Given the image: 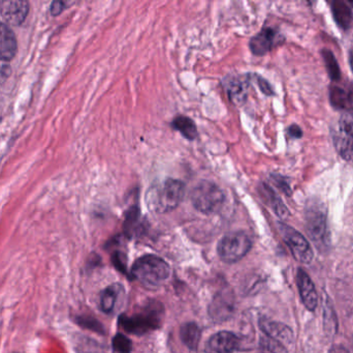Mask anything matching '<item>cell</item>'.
<instances>
[{
    "instance_id": "cell-17",
    "label": "cell",
    "mask_w": 353,
    "mask_h": 353,
    "mask_svg": "<svg viewBox=\"0 0 353 353\" xmlns=\"http://www.w3.org/2000/svg\"><path fill=\"white\" fill-rule=\"evenodd\" d=\"M247 87L248 82H246L244 78H234L228 81L226 90L230 101L234 105L240 106L245 103L247 99Z\"/></svg>"
},
{
    "instance_id": "cell-26",
    "label": "cell",
    "mask_w": 353,
    "mask_h": 353,
    "mask_svg": "<svg viewBox=\"0 0 353 353\" xmlns=\"http://www.w3.org/2000/svg\"><path fill=\"white\" fill-rule=\"evenodd\" d=\"M114 263H115L116 267L118 271H123L126 273V258L121 252H116L113 256Z\"/></svg>"
},
{
    "instance_id": "cell-28",
    "label": "cell",
    "mask_w": 353,
    "mask_h": 353,
    "mask_svg": "<svg viewBox=\"0 0 353 353\" xmlns=\"http://www.w3.org/2000/svg\"><path fill=\"white\" fill-rule=\"evenodd\" d=\"M10 72L12 70L10 64L3 60H0V83L4 82L10 77Z\"/></svg>"
},
{
    "instance_id": "cell-31",
    "label": "cell",
    "mask_w": 353,
    "mask_h": 353,
    "mask_svg": "<svg viewBox=\"0 0 353 353\" xmlns=\"http://www.w3.org/2000/svg\"><path fill=\"white\" fill-rule=\"evenodd\" d=\"M330 353H348L347 350H344V348L342 347H336L334 348V350H332Z\"/></svg>"
},
{
    "instance_id": "cell-11",
    "label": "cell",
    "mask_w": 353,
    "mask_h": 353,
    "mask_svg": "<svg viewBox=\"0 0 353 353\" xmlns=\"http://www.w3.org/2000/svg\"><path fill=\"white\" fill-rule=\"evenodd\" d=\"M259 327L265 334V337L277 342L285 348L286 346L290 345L294 342V333L288 325H283V323L261 319L259 321Z\"/></svg>"
},
{
    "instance_id": "cell-32",
    "label": "cell",
    "mask_w": 353,
    "mask_h": 353,
    "mask_svg": "<svg viewBox=\"0 0 353 353\" xmlns=\"http://www.w3.org/2000/svg\"><path fill=\"white\" fill-rule=\"evenodd\" d=\"M350 68H352L353 73V47L352 48V49H350Z\"/></svg>"
},
{
    "instance_id": "cell-23",
    "label": "cell",
    "mask_w": 353,
    "mask_h": 353,
    "mask_svg": "<svg viewBox=\"0 0 353 353\" xmlns=\"http://www.w3.org/2000/svg\"><path fill=\"white\" fill-rule=\"evenodd\" d=\"M132 341L126 336L118 334L113 339V350L117 353H130L132 352Z\"/></svg>"
},
{
    "instance_id": "cell-27",
    "label": "cell",
    "mask_w": 353,
    "mask_h": 353,
    "mask_svg": "<svg viewBox=\"0 0 353 353\" xmlns=\"http://www.w3.org/2000/svg\"><path fill=\"white\" fill-rule=\"evenodd\" d=\"M79 323L83 327H87V329L94 330V331L99 332L101 330V327L97 325V321H93L92 318H88V317H81L79 318Z\"/></svg>"
},
{
    "instance_id": "cell-10",
    "label": "cell",
    "mask_w": 353,
    "mask_h": 353,
    "mask_svg": "<svg viewBox=\"0 0 353 353\" xmlns=\"http://www.w3.org/2000/svg\"><path fill=\"white\" fill-rule=\"evenodd\" d=\"M29 12V3L22 0L0 2V14L8 24L19 26L24 22Z\"/></svg>"
},
{
    "instance_id": "cell-8",
    "label": "cell",
    "mask_w": 353,
    "mask_h": 353,
    "mask_svg": "<svg viewBox=\"0 0 353 353\" xmlns=\"http://www.w3.org/2000/svg\"><path fill=\"white\" fill-rule=\"evenodd\" d=\"M278 228H279L282 238L288 245L294 258L299 263L309 265L312 261L314 254H313L310 244L305 238V236L300 232L296 231L294 228L290 227V226L284 223H278Z\"/></svg>"
},
{
    "instance_id": "cell-29",
    "label": "cell",
    "mask_w": 353,
    "mask_h": 353,
    "mask_svg": "<svg viewBox=\"0 0 353 353\" xmlns=\"http://www.w3.org/2000/svg\"><path fill=\"white\" fill-rule=\"evenodd\" d=\"M288 135L292 138L300 139L303 137V130L298 126V124H292L290 128H288Z\"/></svg>"
},
{
    "instance_id": "cell-3",
    "label": "cell",
    "mask_w": 353,
    "mask_h": 353,
    "mask_svg": "<svg viewBox=\"0 0 353 353\" xmlns=\"http://www.w3.org/2000/svg\"><path fill=\"white\" fill-rule=\"evenodd\" d=\"M191 203L205 215L218 213L225 202L223 191L211 182H201L190 193Z\"/></svg>"
},
{
    "instance_id": "cell-18",
    "label": "cell",
    "mask_w": 353,
    "mask_h": 353,
    "mask_svg": "<svg viewBox=\"0 0 353 353\" xmlns=\"http://www.w3.org/2000/svg\"><path fill=\"white\" fill-rule=\"evenodd\" d=\"M201 332L199 325L194 323H185L180 331V337L184 345L190 350H195L201 340Z\"/></svg>"
},
{
    "instance_id": "cell-20",
    "label": "cell",
    "mask_w": 353,
    "mask_h": 353,
    "mask_svg": "<svg viewBox=\"0 0 353 353\" xmlns=\"http://www.w3.org/2000/svg\"><path fill=\"white\" fill-rule=\"evenodd\" d=\"M172 126L179 131L185 138L194 140L197 137V128L194 122L187 116H178L172 122Z\"/></svg>"
},
{
    "instance_id": "cell-15",
    "label": "cell",
    "mask_w": 353,
    "mask_h": 353,
    "mask_svg": "<svg viewBox=\"0 0 353 353\" xmlns=\"http://www.w3.org/2000/svg\"><path fill=\"white\" fill-rule=\"evenodd\" d=\"M332 14L338 26L343 30L352 28L353 24V12L346 2L342 0H334L331 2Z\"/></svg>"
},
{
    "instance_id": "cell-7",
    "label": "cell",
    "mask_w": 353,
    "mask_h": 353,
    "mask_svg": "<svg viewBox=\"0 0 353 353\" xmlns=\"http://www.w3.org/2000/svg\"><path fill=\"white\" fill-rule=\"evenodd\" d=\"M333 141L338 155L347 162H353V110L342 114L333 132Z\"/></svg>"
},
{
    "instance_id": "cell-19",
    "label": "cell",
    "mask_w": 353,
    "mask_h": 353,
    "mask_svg": "<svg viewBox=\"0 0 353 353\" xmlns=\"http://www.w3.org/2000/svg\"><path fill=\"white\" fill-rule=\"evenodd\" d=\"M330 102L336 109L352 110L350 108L352 103L350 93L341 87L334 85L330 88Z\"/></svg>"
},
{
    "instance_id": "cell-6",
    "label": "cell",
    "mask_w": 353,
    "mask_h": 353,
    "mask_svg": "<svg viewBox=\"0 0 353 353\" xmlns=\"http://www.w3.org/2000/svg\"><path fill=\"white\" fill-rule=\"evenodd\" d=\"M251 248L252 242L246 232H230L220 240L217 252L224 263H234L244 258Z\"/></svg>"
},
{
    "instance_id": "cell-25",
    "label": "cell",
    "mask_w": 353,
    "mask_h": 353,
    "mask_svg": "<svg viewBox=\"0 0 353 353\" xmlns=\"http://www.w3.org/2000/svg\"><path fill=\"white\" fill-rule=\"evenodd\" d=\"M256 81L261 93H265V95H275V93H274L273 90V87L271 86V84H270L265 78H263V77L261 76H256Z\"/></svg>"
},
{
    "instance_id": "cell-16",
    "label": "cell",
    "mask_w": 353,
    "mask_h": 353,
    "mask_svg": "<svg viewBox=\"0 0 353 353\" xmlns=\"http://www.w3.org/2000/svg\"><path fill=\"white\" fill-rule=\"evenodd\" d=\"M123 292L122 286L120 284H113L109 287L103 290L101 294V300H99V307L103 313L111 314L115 310L116 305H117L118 298L120 294Z\"/></svg>"
},
{
    "instance_id": "cell-13",
    "label": "cell",
    "mask_w": 353,
    "mask_h": 353,
    "mask_svg": "<svg viewBox=\"0 0 353 353\" xmlns=\"http://www.w3.org/2000/svg\"><path fill=\"white\" fill-rule=\"evenodd\" d=\"M296 283L303 304L309 311L313 312L319 305V296L314 283L303 269H299L296 274Z\"/></svg>"
},
{
    "instance_id": "cell-2",
    "label": "cell",
    "mask_w": 353,
    "mask_h": 353,
    "mask_svg": "<svg viewBox=\"0 0 353 353\" xmlns=\"http://www.w3.org/2000/svg\"><path fill=\"white\" fill-rule=\"evenodd\" d=\"M132 275L146 287L157 288L169 279L170 267L161 257L146 255L134 263Z\"/></svg>"
},
{
    "instance_id": "cell-9",
    "label": "cell",
    "mask_w": 353,
    "mask_h": 353,
    "mask_svg": "<svg viewBox=\"0 0 353 353\" xmlns=\"http://www.w3.org/2000/svg\"><path fill=\"white\" fill-rule=\"evenodd\" d=\"M279 32L272 27L261 29L250 41V49L254 55L263 56L271 51L281 41Z\"/></svg>"
},
{
    "instance_id": "cell-24",
    "label": "cell",
    "mask_w": 353,
    "mask_h": 353,
    "mask_svg": "<svg viewBox=\"0 0 353 353\" xmlns=\"http://www.w3.org/2000/svg\"><path fill=\"white\" fill-rule=\"evenodd\" d=\"M271 178L273 180L274 184H276V187H277L278 189H280L284 194L288 195V196H290V195H292V188H290V184H288V178L280 175V174H272Z\"/></svg>"
},
{
    "instance_id": "cell-4",
    "label": "cell",
    "mask_w": 353,
    "mask_h": 353,
    "mask_svg": "<svg viewBox=\"0 0 353 353\" xmlns=\"http://www.w3.org/2000/svg\"><path fill=\"white\" fill-rule=\"evenodd\" d=\"M161 307L155 304L145 307L140 313L132 315H122L119 319V325L128 333L134 335H144L149 332L154 331L161 327Z\"/></svg>"
},
{
    "instance_id": "cell-1",
    "label": "cell",
    "mask_w": 353,
    "mask_h": 353,
    "mask_svg": "<svg viewBox=\"0 0 353 353\" xmlns=\"http://www.w3.org/2000/svg\"><path fill=\"white\" fill-rule=\"evenodd\" d=\"M184 195V182L169 178L161 184L149 189L146 195L147 205L149 209L154 213H170L180 205Z\"/></svg>"
},
{
    "instance_id": "cell-30",
    "label": "cell",
    "mask_w": 353,
    "mask_h": 353,
    "mask_svg": "<svg viewBox=\"0 0 353 353\" xmlns=\"http://www.w3.org/2000/svg\"><path fill=\"white\" fill-rule=\"evenodd\" d=\"M65 8V2L63 1H54L51 6V14L53 16H58L61 14Z\"/></svg>"
},
{
    "instance_id": "cell-14",
    "label": "cell",
    "mask_w": 353,
    "mask_h": 353,
    "mask_svg": "<svg viewBox=\"0 0 353 353\" xmlns=\"http://www.w3.org/2000/svg\"><path fill=\"white\" fill-rule=\"evenodd\" d=\"M17 53V39L8 25L0 23V60L10 61Z\"/></svg>"
},
{
    "instance_id": "cell-21",
    "label": "cell",
    "mask_w": 353,
    "mask_h": 353,
    "mask_svg": "<svg viewBox=\"0 0 353 353\" xmlns=\"http://www.w3.org/2000/svg\"><path fill=\"white\" fill-rule=\"evenodd\" d=\"M321 56L325 60V68L331 80L334 82L341 80V70L333 52L329 49L321 50Z\"/></svg>"
},
{
    "instance_id": "cell-5",
    "label": "cell",
    "mask_w": 353,
    "mask_h": 353,
    "mask_svg": "<svg viewBox=\"0 0 353 353\" xmlns=\"http://www.w3.org/2000/svg\"><path fill=\"white\" fill-rule=\"evenodd\" d=\"M306 228L311 240L319 249L327 246V209L321 200L311 199L306 207Z\"/></svg>"
},
{
    "instance_id": "cell-22",
    "label": "cell",
    "mask_w": 353,
    "mask_h": 353,
    "mask_svg": "<svg viewBox=\"0 0 353 353\" xmlns=\"http://www.w3.org/2000/svg\"><path fill=\"white\" fill-rule=\"evenodd\" d=\"M265 187V193L267 195L268 199L270 201V205H271L272 209H273L274 213L280 218V219H286V218L290 216V211H288V207L284 204L283 201L280 199V197L270 188L269 186Z\"/></svg>"
},
{
    "instance_id": "cell-12",
    "label": "cell",
    "mask_w": 353,
    "mask_h": 353,
    "mask_svg": "<svg viewBox=\"0 0 353 353\" xmlns=\"http://www.w3.org/2000/svg\"><path fill=\"white\" fill-rule=\"evenodd\" d=\"M240 340L232 332L222 331L210 338L205 344L207 353H234L238 348Z\"/></svg>"
}]
</instances>
